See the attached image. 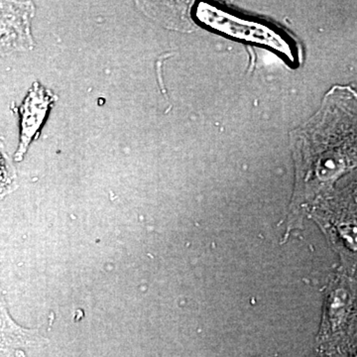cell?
<instances>
[{
	"label": "cell",
	"instance_id": "1",
	"mask_svg": "<svg viewBox=\"0 0 357 357\" xmlns=\"http://www.w3.org/2000/svg\"><path fill=\"white\" fill-rule=\"evenodd\" d=\"M319 115L325 123V141H307L316 149L305 150L298 156L287 236L300 227L312 206L331 195L338 178L357 168L356 91L351 86H335Z\"/></svg>",
	"mask_w": 357,
	"mask_h": 357
},
{
	"label": "cell",
	"instance_id": "2",
	"mask_svg": "<svg viewBox=\"0 0 357 357\" xmlns=\"http://www.w3.org/2000/svg\"><path fill=\"white\" fill-rule=\"evenodd\" d=\"M323 318L316 340L321 356L349 352L357 342V281L340 269L324 296Z\"/></svg>",
	"mask_w": 357,
	"mask_h": 357
},
{
	"label": "cell",
	"instance_id": "7",
	"mask_svg": "<svg viewBox=\"0 0 357 357\" xmlns=\"http://www.w3.org/2000/svg\"><path fill=\"white\" fill-rule=\"evenodd\" d=\"M256 357H276V356H256Z\"/></svg>",
	"mask_w": 357,
	"mask_h": 357
},
{
	"label": "cell",
	"instance_id": "6",
	"mask_svg": "<svg viewBox=\"0 0 357 357\" xmlns=\"http://www.w3.org/2000/svg\"><path fill=\"white\" fill-rule=\"evenodd\" d=\"M347 354H349V357H357V342Z\"/></svg>",
	"mask_w": 357,
	"mask_h": 357
},
{
	"label": "cell",
	"instance_id": "5",
	"mask_svg": "<svg viewBox=\"0 0 357 357\" xmlns=\"http://www.w3.org/2000/svg\"><path fill=\"white\" fill-rule=\"evenodd\" d=\"M35 91L26 100L25 110L23 112L22 146L29 143L30 138L38 129L43 121L47 105H48L46 100H39V93H35Z\"/></svg>",
	"mask_w": 357,
	"mask_h": 357
},
{
	"label": "cell",
	"instance_id": "4",
	"mask_svg": "<svg viewBox=\"0 0 357 357\" xmlns=\"http://www.w3.org/2000/svg\"><path fill=\"white\" fill-rule=\"evenodd\" d=\"M197 18L206 26L218 29V31L227 33V34L234 35L241 37L250 36L251 41L258 42L270 45L274 49L283 53L289 60L294 61L293 49L289 46V42L276 34L274 30L266 29L265 26L253 24V23L245 22L243 26V21L232 17L229 14L223 13L218 10L215 7L201 4L197 8Z\"/></svg>",
	"mask_w": 357,
	"mask_h": 357
},
{
	"label": "cell",
	"instance_id": "3",
	"mask_svg": "<svg viewBox=\"0 0 357 357\" xmlns=\"http://www.w3.org/2000/svg\"><path fill=\"white\" fill-rule=\"evenodd\" d=\"M314 220L340 255L342 270L357 271V183L326 199L314 213Z\"/></svg>",
	"mask_w": 357,
	"mask_h": 357
}]
</instances>
